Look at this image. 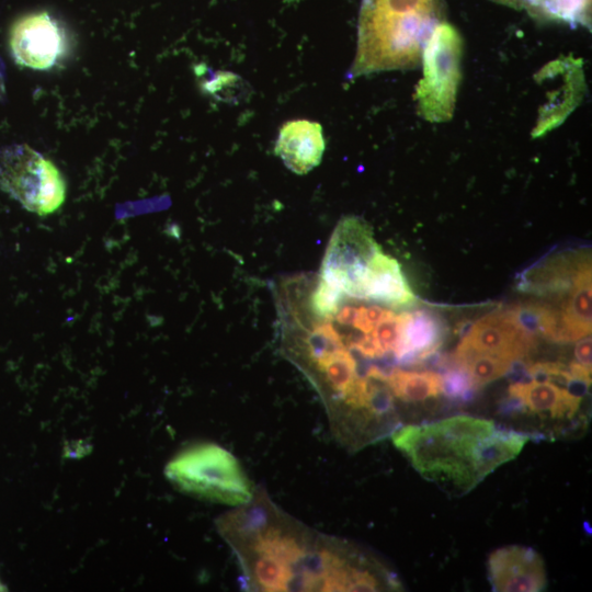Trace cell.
<instances>
[{"label": "cell", "mask_w": 592, "mask_h": 592, "mask_svg": "<svg viewBox=\"0 0 592 592\" xmlns=\"http://www.w3.org/2000/svg\"><path fill=\"white\" fill-rule=\"evenodd\" d=\"M464 41L458 30L443 21L429 37L423 54V78L415 100L419 115L430 123L452 119L462 79Z\"/></svg>", "instance_id": "cell-5"}, {"label": "cell", "mask_w": 592, "mask_h": 592, "mask_svg": "<svg viewBox=\"0 0 592 592\" xmlns=\"http://www.w3.org/2000/svg\"><path fill=\"white\" fill-rule=\"evenodd\" d=\"M508 392L510 412L531 413L543 421L581 422V419L576 418L583 398L571 387L530 378L512 383Z\"/></svg>", "instance_id": "cell-10"}, {"label": "cell", "mask_w": 592, "mask_h": 592, "mask_svg": "<svg viewBox=\"0 0 592 592\" xmlns=\"http://www.w3.org/2000/svg\"><path fill=\"white\" fill-rule=\"evenodd\" d=\"M532 437L465 414L405 425L390 434L396 448L424 479L453 496L475 489L498 467L514 459Z\"/></svg>", "instance_id": "cell-1"}, {"label": "cell", "mask_w": 592, "mask_h": 592, "mask_svg": "<svg viewBox=\"0 0 592 592\" xmlns=\"http://www.w3.org/2000/svg\"><path fill=\"white\" fill-rule=\"evenodd\" d=\"M444 18V0H362L356 54L348 77L417 68Z\"/></svg>", "instance_id": "cell-3"}, {"label": "cell", "mask_w": 592, "mask_h": 592, "mask_svg": "<svg viewBox=\"0 0 592 592\" xmlns=\"http://www.w3.org/2000/svg\"><path fill=\"white\" fill-rule=\"evenodd\" d=\"M591 265L578 276L570 293L555 306L560 316V343L578 341L591 334Z\"/></svg>", "instance_id": "cell-16"}, {"label": "cell", "mask_w": 592, "mask_h": 592, "mask_svg": "<svg viewBox=\"0 0 592 592\" xmlns=\"http://www.w3.org/2000/svg\"><path fill=\"white\" fill-rule=\"evenodd\" d=\"M343 296L339 288L319 280L311 296L314 314L327 320L332 319L340 308Z\"/></svg>", "instance_id": "cell-22"}, {"label": "cell", "mask_w": 592, "mask_h": 592, "mask_svg": "<svg viewBox=\"0 0 592 592\" xmlns=\"http://www.w3.org/2000/svg\"><path fill=\"white\" fill-rule=\"evenodd\" d=\"M517 9L526 10L537 21H558L585 27L591 23V0H517Z\"/></svg>", "instance_id": "cell-18"}, {"label": "cell", "mask_w": 592, "mask_h": 592, "mask_svg": "<svg viewBox=\"0 0 592 592\" xmlns=\"http://www.w3.org/2000/svg\"><path fill=\"white\" fill-rule=\"evenodd\" d=\"M561 84L548 93V101L540 106L539 114L532 136L540 137L558 127L579 105L587 84L582 60L572 56L560 58Z\"/></svg>", "instance_id": "cell-14"}, {"label": "cell", "mask_w": 592, "mask_h": 592, "mask_svg": "<svg viewBox=\"0 0 592 592\" xmlns=\"http://www.w3.org/2000/svg\"><path fill=\"white\" fill-rule=\"evenodd\" d=\"M223 526L259 590L328 591L339 565L338 543L314 547L304 533L250 502L228 515Z\"/></svg>", "instance_id": "cell-2"}, {"label": "cell", "mask_w": 592, "mask_h": 592, "mask_svg": "<svg viewBox=\"0 0 592 592\" xmlns=\"http://www.w3.org/2000/svg\"><path fill=\"white\" fill-rule=\"evenodd\" d=\"M384 383L392 396L405 402H422L443 394L442 374L433 371H386Z\"/></svg>", "instance_id": "cell-17"}, {"label": "cell", "mask_w": 592, "mask_h": 592, "mask_svg": "<svg viewBox=\"0 0 592 592\" xmlns=\"http://www.w3.org/2000/svg\"><path fill=\"white\" fill-rule=\"evenodd\" d=\"M9 45L16 64L46 70L62 57L66 37L55 19L46 12H37L22 16L13 24Z\"/></svg>", "instance_id": "cell-9"}, {"label": "cell", "mask_w": 592, "mask_h": 592, "mask_svg": "<svg viewBox=\"0 0 592 592\" xmlns=\"http://www.w3.org/2000/svg\"><path fill=\"white\" fill-rule=\"evenodd\" d=\"M536 339L516 322L509 307L498 309L470 326L457 344L452 361L486 354L516 363L535 348Z\"/></svg>", "instance_id": "cell-8"}, {"label": "cell", "mask_w": 592, "mask_h": 592, "mask_svg": "<svg viewBox=\"0 0 592 592\" xmlns=\"http://www.w3.org/2000/svg\"><path fill=\"white\" fill-rule=\"evenodd\" d=\"M357 314V307L355 306H343L339 308L334 318L339 325L353 327Z\"/></svg>", "instance_id": "cell-27"}, {"label": "cell", "mask_w": 592, "mask_h": 592, "mask_svg": "<svg viewBox=\"0 0 592 592\" xmlns=\"http://www.w3.org/2000/svg\"><path fill=\"white\" fill-rule=\"evenodd\" d=\"M363 299L394 308L410 306L415 300L399 262L382 249L368 263L363 283Z\"/></svg>", "instance_id": "cell-15"}, {"label": "cell", "mask_w": 592, "mask_h": 592, "mask_svg": "<svg viewBox=\"0 0 592 592\" xmlns=\"http://www.w3.org/2000/svg\"><path fill=\"white\" fill-rule=\"evenodd\" d=\"M389 309L377 305L357 307L353 328L362 333H369L375 326L386 316Z\"/></svg>", "instance_id": "cell-25"}, {"label": "cell", "mask_w": 592, "mask_h": 592, "mask_svg": "<svg viewBox=\"0 0 592 592\" xmlns=\"http://www.w3.org/2000/svg\"><path fill=\"white\" fill-rule=\"evenodd\" d=\"M166 473L182 490L209 501L242 506L253 499L250 480L238 459L216 444H200L183 451Z\"/></svg>", "instance_id": "cell-4"}, {"label": "cell", "mask_w": 592, "mask_h": 592, "mask_svg": "<svg viewBox=\"0 0 592 592\" xmlns=\"http://www.w3.org/2000/svg\"><path fill=\"white\" fill-rule=\"evenodd\" d=\"M325 147L319 123L294 119L282 125L274 151L292 172L306 174L320 163Z\"/></svg>", "instance_id": "cell-13"}, {"label": "cell", "mask_w": 592, "mask_h": 592, "mask_svg": "<svg viewBox=\"0 0 592 592\" xmlns=\"http://www.w3.org/2000/svg\"><path fill=\"white\" fill-rule=\"evenodd\" d=\"M452 363L466 372L476 390L508 374L514 365L509 360L486 354L471 355Z\"/></svg>", "instance_id": "cell-21"}, {"label": "cell", "mask_w": 592, "mask_h": 592, "mask_svg": "<svg viewBox=\"0 0 592 592\" xmlns=\"http://www.w3.org/2000/svg\"><path fill=\"white\" fill-rule=\"evenodd\" d=\"M209 75L202 81L203 90L215 100L238 104L251 94L248 82L239 75L231 71H215L208 69Z\"/></svg>", "instance_id": "cell-20"}, {"label": "cell", "mask_w": 592, "mask_h": 592, "mask_svg": "<svg viewBox=\"0 0 592 592\" xmlns=\"http://www.w3.org/2000/svg\"><path fill=\"white\" fill-rule=\"evenodd\" d=\"M0 187L41 216L56 212L66 198L58 168L27 145H12L0 152Z\"/></svg>", "instance_id": "cell-6"}, {"label": "cell", "mask_w": 592, "mask_h": 592, "mask_svg": "<svg viewBox=\"0 0 592 592\" xmlns=\"http://www.w3.org/2000/svg\"><path fill=\"white\" fill-rule=\"evenodd\" d=\"M401 322L402 312L397 315L388 310L386 316L373 329L372 334L383 355L394 352L400 335Z\"/></svg>", "instance_id": "cell-23"}, {"label": "cell", "mask_w": 592, "mask_h": 592, "mask_svg": "<svg viewBox=\"0 0 592 592\" xmlns=\"http://www.w3.org/2000/svg\"><path fill=\"white\" fill-rule=\"evenodd\" d=\"M379 249L371 227L363 219L355 216L342 218L326 249L319 280L349 297L363 299L367 266Z\"/></svg>", "instance_id": "cell-7"}, {"label": "cell", "mask_w": 592, "mask_h": 592, "mask_svg": "<svg viewBox=\"0 0 592 592\" xmlns=\"http://www.w3.org/2000/svg\"><path fill=\"white\" fill-rule=\"evenodd\" d=\"M591 349L590 335L578 340L574 348V361L588 368H591Z\"/></svg>", "instance_id": "cell-26"}, {"label": "cell", "mask_w": 592, "mask_h": 592, "mask_svg": "<svg viewBox=\"0 0 592 592\" xmlns=\"http://www.w3.org/2000/svg\"><path fill=\"white\" fill-rule=\"evenodd\" d=\"M488 578L497 592H538L547 578L542 557L531 547L510 545L489 556Z\"/></svg>", "instance_id": "cell-11"}, {"label": "cell", "mask_w": 592, "mask_h": 592, "mask_svg": "<svg viewBox=\"0 0 592 592\" xmlns=\"http://www.w3.org/2000/svg\"><path fill=\"white\" fill-rule=\"evenodd\" d=\"M491 1L516 9V0H491Z\"/></svg>", "instance_id": "cell-28"}, {"label": "cell", "mask_w": 592, "mask_h": 592, "mask_svg": "<svg viewBox=\"0 0 592 592\" xmlns=\"http://www.w3.org/2000/svg\"><path fill=\"white\" fill-rule=\"evenodd\" d=\"M314 365L320 372L335 400H339L358 377L356 361L346 348L330 354Z\"/></svg>", "instance_id": "cell-19"}, {"label": "cell", "mask_w": 592, "mask_h": 592, "mask_svg": "<svg viewBox=\"0 0 592 592\" xmlns=\"http://www.w3.org/2000/svg\"><path fill=\"white\" fill-rule=\"evenodd\" d=\"M446 333V323L439 314L426 309L402 312L400 335L392 354L400 364H419L439 351Z\"/></svg>", "instance_id": "cell-12"}, {"label": "cell", "mask_w": 592, "mask_h": 592, "mask_svg": "<svg viewBox=\"0 0 592 592\" xmlns=\"http://www.w3.org/2000/svg\"><path fill=\"white\" fill-rule=\"evenodd\" d=\"M442 378L443 392L452 399L468 400L476 390L466 372L453 363Z\"/></svg>", "instance_id": "cell-24"}]
</instances>
